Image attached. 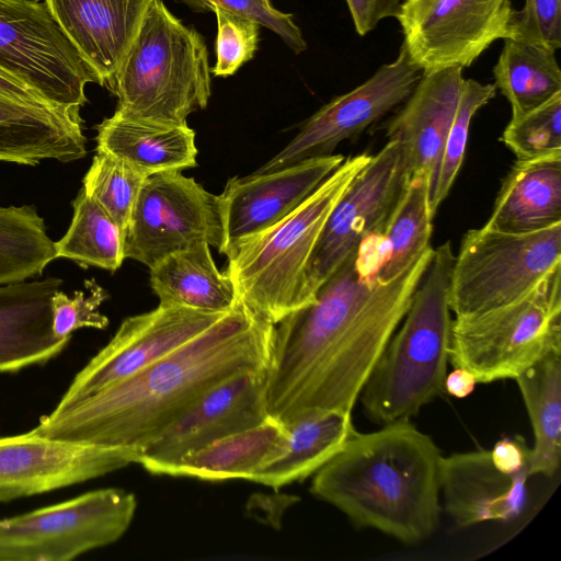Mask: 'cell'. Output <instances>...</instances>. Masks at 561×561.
<instances>
[{
  "label": "cell",
  "instance_id": "obj_1",
  "mask_svg": "<svg viewBox=\"0 0 561 561\" xmlns=\"http://www.w3.org/2000/svg\"><path fill=\"white\" fill-rule=\"evenodd\" d=\"M434 249L396 278L363 277L355 252L323 283L314 301L273 324L264 370L267 415L284 426L328 413H352L401 323Z\"/></svg>",
  "mask_w": 561,
  "mask_h": 561
},
{
  "label": "cell",
  "instance_id": "obj_2",
  "mask_svg": "<svg viewBox=\"0 0 561 561\" xmlns=\"http://www.w3.org/2000/svg\"><path fill=\"white\" fill-rule=\"evenodd\" d=\"M273 324L239 302L205 332L127 378L39 419L37 435L138 453L218 383L264 369Z\"/></svg>",
  "mask_w": 561,
  "mask_h": 561
},
{
  "label": "cell",
  "instance_id": "obj_3",
  "mask_svg": "<svg viewBox=\"0 0 561 561\" xmlns=\"http://www.w3.org/2000/svg\"><path fill=\"white\" fill-rule=\"evenodd\" d=\"M440 458L432 437L410 421L356 431L313 474L310 492L357 528L421 543L439 525Z\"/></svg>",
  "mask_w": 561,
  "mask_h": 561
},
{
  "label": "cell",
  "instance_id": "obj_4",
  "mask_svg": "<svg viewBox=\"0 0 561 561\" xmlns=\"http://www.w3.org/2000/svg\"><path fill=\"white\" fill-rule=\"evenodd\" d=\"M450 241L434 249L408 310L360 394L365 415L386 425L410 421L444 391L451 334Z\"/></svg>",
  "mask_w": 561,
  "mask_h": 561
},
{
  "label": "cell",
  "instance_id": "obj_5",
  "mask_svg": "<svg viewBox=\"0 0 561 561\" xmlns=\"http://www.w3.org/2000/svg\"><path fill=\"white\" fill-rule=\"evenodd\" d=\"M370 158L368 153L346 158L288 216L227 252L225 272L252 314L275 324L306 306L305 273L323 225Z\"/></svg>",
  "mask_w": 561,
  "mask_h": 561
},
{
  "label": "cell",
  "instance_id": "obj_6",
  "mask_svg": "<svg viewBox=\"0 0 561 561\" xmlns=\"http://www.w3.org/2000/svg\"><path fill=\"white\" fill-rule=\"evenodd\" d=\"M116 111L140 119L186 124L210 98V68L204 38L153 0L115 75L106 84Z\"/></svg>",
  "mask_w": 561,
  "mask_h": 561
},
{
  "label": "cell",
  "instance_id": "obj_7",
  "mask_svg": "<svg viewBox=\"0 0 561 561\" xmlns=\"http://www.w3.org/2000/svg\"><path fill=\"white\" fill-rule=\"evenodd\" d=\"M551 354H561V265L520 299L451 323L449 362L478 383L515 379Z\"/></svg>",
  "mask_w": 561,
  "mask_h": 561
},
{
  "label": "cell",
  "instance_id": "obj_8",
  "mask_svg": "<svg viewBox=\"0 0 561 561\" xmlns=\"http://www.w3.org/2000/svg\"><path fill=\"white\" fill-rule=\"evenodd\" d=\"M560 265L561 224L529 233L468 230L455 255L451 312L465 317L514 302Z\"/></svg>",
  "mask_w": 561,
  "mask_h": 561
},
{
  "label": "cell",
  "instance_id": "obj_9",
  "mask_svg": "<svg viewBox=\"0 0 561 561\" xmlns=\"http://www.w3.org/2000/svg\"><path fill=\"white\" fill-rule=\"evenodd\" d=\"M137 507L133 493L106 488L0 519V561H69L117 541Z\"/></svg>",
  "mask_w": 561,
  "mask_h": 561
},
{
  "label": "cell",
  "instance_id": "obj_10",
  "mask_svg": "<svg viewBox=\"0 0 561 561\" xmlns=\"http://www.w3.org/2000/svg\"><path fill=\"white\" fill-rule=\"evenodd\" d=\"M0 68L55 107L80 110L99 80L44 1L0 0Z\"/></svg>",
  "mask_w": 561,
  "mask_h": 561
},
{
  "label": "cell",
  "instance_id": "obj_11",
  "mask_svg": "<svg viewBox=\"0 0 561 561\" xmlns=\"http://www.w3.org/2000/svg\"><path fill=\"white\" fill-rule=\"evenodd\" d=\"M196 242L221 252L225 233L219 196L181 171L146 178L125 230V259L150 268Z\"/></svg>",
  "mask_w": 561,
  "mask_h": 561
},
{
  "label": "cell",
  "instance_id": "obj_12",
  "mask_svg": "<svg viewBox=\"0 0 561 561\" xmlns=\"http://www.w3.org/2000/svg\"><path fill=\"white\" fill-rule=\"evenodd\" d=\"M410 179L402 145L389 139L355 175L328 216L309 259L306 306L368 233L385 230Z\"/></svg>",
  "mask_w": 561,
  "mask_h": 561
},
{
  "label": "cell",
  "instance_id": "obj_13",
  "mask_svg": "<svg viewBox=\"0 0 561 561\" xmlns=\"http://www.w3.org/2000/svg\"><path fill=\"white\" fill-rule=\"evenodd\" d=\"M514 13L512 0H405L397 19L411 60L426 73L471 66L511 37Z\"/></svg>",
  "mask_w": 561,
  "mask_h": 561
},
{
  "label": "cell",
  "instance_id": "obj_14",
  "mask_svg": "<svg viewBox=\"0 0 561 561\" xmlns=\"http://www.w3.org/2000/svg\"><path fill=\"white\" fill-rule=\"evenodd\" d=\"M422 73L402 44L393 61L320 107L278 153L254 172H271L305 159L332 154L340 142L357 137L402 105Z\"/></svg>",
  "mask_w": 561,
  "mask_h": 561
},
{
  "label": "cell",
  "instance_id": "obj_15",
  "mask_svg": "<svg viewBox=\"0 0 561 561\" xmlns=\"http://www.w3.org/2000/svg\"><path fill=\"white\" fill-rule=\"evenodd\" d=\"M226 313L159 305L124 319L110 342L76 374L54 410H64L159 360Z\"/></svg>",
  "mask_w": 561,
  "mask_h": 561
},
{
  "label": "cell",
  "instance_id": "obj_16",
  "mask_svg": "<svg viewBox=\"0 0 561 561\" xmlns=\"http://www.w3.org/2000/svg\"><path fill=\"white\" fill-rule=\"evenodd\" d=\"M140 453L48 438L30 431L0 437V503L95 479L130 463Z\"/></svg>",
  "mask_w": 561,
  "mask_h": 561
},
{
  "label": "cell",
  "instance_id": "obj_17",
  "mask_svg": "<svg viewBox=\"0 0 561 561\" xmlns=\"http://www.w3.org/2000/svg\"><path fill=\"white\" fill-rule=\"evenodd\" d=\"M264 370L242 371L211 388L141 449L138 463L168 476L184 456L264 422Z\"/></svg>",
  "mask_w": 561,
  "mask_h": 561
},
{
  "label": "cell",
  "instance_id": "obj_18",
  "mask_svg": "<svg viewBox=\"0 0 561 561\" xmlns=\"http://www.w3.org/2000/svg\"><path fill=\"white\" fill-rule=\"evenodd\" d=\"M345 160L327 154L264 173L229 179L219 194L227 254L243 240L270 228L302 204Z\"/></svg>",
  "mask_w": 561,
  "mask_h": 561
},
{
  "label": "cell",
  "instance_id": "obj_19",
  "mask_svg": "<svg viewBox=\"0 0 561 561\" xmlns=\"http://www.w3.org/2000/svg\"><path fill=\"white\" fill-rule=\"evenodd\" d=\"M530 477L527 471H500L486 449L442 455L439 488L444 510L459 528L511 522L526 506Z\"/></svg>",
  "mask_w": 561,
  "mask_h": 561
},
{
  "label": "cell",
  "instance_id": "obj_20",
  "mask_svg": "<svg viewBox=\"0 0 561 561\" xmlns=\"http://www.w3.org/2000/svg\"><path fill=\"white\" fill-rule=\"evenodd\" d=\"M462 70L454 66L422 73L402 107L385 125L387 139L401 142L410 175L425 174L431 187L457 108Z\"/></svg>",
  "mask_w": 561,
  "mask_h": 561
},
{
  "label": "cell",
  "instance_id": "obj_21",
  "mask_svg": "<svg viewBox=\"0 0 561 561\" xmlns=\"http://www.w3.org/2000/svg\"><path fill=\"white\" fill-rule=\"evenodd\" d=\"M153 0H44L83 61L106 85Z\"/></svg>",
  "mask_w": 561,
  "mask_h": 561
},
{
  "label": "cell",
  "instance_id": "obj_22",
  "mask_svg": "<svg viewBox=\"0 0 561 561\" xmlns=\"http://www.w3.org/2000/svg\"><path fill=\"white\" fill-rule=\"evenodd\" d=\"M62 283L48 276L0 285V374L45 365L67 347L71 337L51 330L50 301Z\"/></svg>",
  "mask_w": 561,
  "mask_h": 561
},
{
  "label": "cell",
  "instance_id": "obj_23",
  "mask_svg": "<svg viewBox=\"0 0 561 561\" xmlns=\"http://www.w3.org/2000/svg\"><path fill=\"white\" fill-rule=\"evenodd\" d=\"M80 110L36 106L0 94V161L35 165L87 153Z\"/></svg>",
  "mask_w": 561,
  "mask_h": 561
},
{
  "label": "cell",
  "instance_id": "obj_24",
  "mask_svg": "<svg viewBox=\"0 0 561 561\" xmlns=\"http://www.w3.org/2000/svg\"><path fill=\"white\" fill-rule=\"evenodd\" d=\"M96 130V151L125 161L147 178L197 165L195 131L187 123H157L115 111Z\"/></svg>",
  "mask_w": 561,
  "mask_h": 561
},
{
  "label": "cell",
  "instance_id": "obj_25",
  "mask_svg": "<svg viewBox=\"0 0 561 561\" xmlns=\"http://www.w3.org/2000/svg\"><path fill=\"white\" fill-rule=\"evenodd\" d=\"M561 224V153L517 160L504 178L483 227L536 232Z\"/></svg>",
  "mask_w": 561,
  "mask_h": 561
},
{
  "label": "cell",
  "instance_id": "obj_26",
  "mask_svg": "<svg viewBox=\"0 0 561 561\" xmlns=\"http://www.w3.org/2000/svg\"><path fill=\"white\" fill-rule=\"evenodd\" d=\"M150 286L159 305L165 307L228 312L240 302L232 280L218 270L206 242H196L153 264Z\"/></svg>",
  "mask_w": 561,
  "mask_h": 561
},
{
  "label": "cell",
  "instance_id": "obj_27",
  "mask_svg": "<svg viewBox=\"0 0 561 561\" xmlns=\"http://www.w3.org/2000/svg\"><path fill=\"white\" fill-rule=\"evenodd\" d=\"M276 455L260 466L250 481L279 489L304 481L323 467L356 432L352 413L328 412L288 426Z\"/></svg>",
  "mask_w": 561,
  "mask_h": 561
},
{
  "label": "cell",
  "instance_id": "obj_28",
  "mask_svg": "<svg viewBox=\"0 0 561 561\" xmlns=\"http://www.w3.org/2000/svg\"><path fill=\"white\" fill-rule=\"evenodd\" d=\"M286 434V426L268 416L255 426L184 456L168 476L206 481L249 480L260 466L277 454Z\"/></svg>",
  "mask_w": 561,
  "mask_h": 561
},
{
  "label": "cell",
  "instance_id": "obj_29",
  "mask_svg": "<svg viewBox=\"0 0 561 561\" xmlns=\"http://www.w3.org/2000/svg\"><path fill=\"white\" fill-rule=\"evenodd\" d=\"M533 434L530 476H554L561 462V354H551L514 379Z\"/></svg>",
  "mask_w": 561,
  "mask_h": 561
},
{
  "label": "cell",
  "instance_id": "obj_30",
  "mask_svg": "<svg viewBox=\"0 0 561 561\" xmlns=\"http://www.w3.org/2000/svg\"><path fill=\"white\" fill-rule=\"evenodd\" d=\"M494 85L506 98L517 119L561 93L556 51L540 45L505 38L493 68Z\"/></svg>",
  "mask_w": 561,
  "mask_h": 561
},
{
  "label": "cell",
  "instance_id": "obj_31",
  "mask_svg": "<svg viewBox=\"0 0 561 561\" xmlns=\"http://www.w3.org/2000/svg\"><path fill=\"white\" fill-rule=\"evenodd\" d=\"M73 216L65 236L55 242L56 259L73 261L83 268L117 271L124 256V232L83 188L72 201Z\"/></svg>",
  "mask_w": 561,
  "mask_h": 561
},
{
  "label": "cell",
  "instance_id": "obj_32",
  "mask_svg": "<svg viewBox=\"0 0 561 561\" xmlns=\"http://www.w3.org/2000/svg\"><path fill=\"white\" fill-rule=\"evenodd\" d=\"M55 259V242L34 206L0 207V285L38 277Z\"/></svg>",
  "mask_w": 561,
  "mask_h": 561
},
{
  "label": "cell",
  "instance_id": "obj_33",
  "mask_svg": "<svg viewBox=\"0 0 561 561\" xmlns=\"http://www.w3.org/2000/svg\"><path fill=\"white\" fill-rule=\"evenodd\" d=\"M430 179L425 174L410 175L383 230L390 256L377 276L378 282L387 283L396 278L431 247L434 216L430 206Z\"/></svg>",
  "mask_w": 561,
  "mask_h": 561
},
{
  "label": "cell",
  "instance_id": "obj_34",
  "mask_svg": "<svg viewBox=\"0 0 561 561\" xmlns=\"http://www.w3.org/2000/svg\"><path fill=\"white\" fill-rule=\"evenodd\" d=\"M495 94L494 83H481L473 79H463L457 108L444 142L438 169L430 192V206L433 216L448 196L461 168L473 116Z\"/></svg>",
  "mask_w": 561,
  "mask_h": 561
},
{
  "label": "cell",
  "instance_id": "obj_35",
  "mask_svg": "<svg viewBox=\"0 0 561 561\" xmlns=\"http://www.w3.org/2000/svg\"><path fill=\"white\" fill-rule=\"evenodd\" d=\"M147 176L125 161L96 151L83 176V190L121 227L125 234Z\"/></svg>",
  "mask_w": 561,
  "mask_h": 561
},
{
  "label": "cell",
  "instance_id": "obj_36",
  "mask_svg": "<svg viewBox=\"0 0 561 561\" xmlns=\"http://www.w3.org/2000/svg\"><path fill=\"white\" fill-rule=\"evenodd\" d=\"M501 140L520 161L561 153V93L511 119Z\"/></svg>",
  "mask_w": 561,
  "mask_h": 561
},
{
  "label": "cell",
  "instance_id": "obj_37",
  "mask_svg": "<svg viewBox=\"0 0 561 561\" xmlns=\"http://www.w3.org/2000/svg\"><path fill=\"white\" fill-rule=\"evenodd\" d=\"M210 12L217 19L216 64L210 72L216 77H229L253 58L261 25L220 7H214Z\"/></svg>",
  "mask_w": 561,
  "mask_h": 561
},
{
  "label": "cell",
  "instance_id": "obj_38",
  "mask_svg": "<svg viewBox=\"0 0 561 561\" xmlns=\"http://www.w3.org/2000/svg\"><path fill=\"white\" fill-rule=\"evenodd\" d=\"M84 286L90 294L75 291L69 297L64 291H56L50 301L51 330L56 337H71L72 333L82 328L104 330L108 327V318L99 310L108 297L106 290L94 279H85Z\"/></svg>",
  "mask_w": 561,
  "mask_h": 561
},
{
  "label": "cell",
  "instance_id": "obj_39",
  "mask_svg": "<svg viewBox=\"0 0 561 561\" xmlns=\"http://www.w3.org/2000/svg\"><path fill=\"white\" fill-rule=\"evenodd\" d=\"M187 5L194 12H210L220 7L243 15L264 26L276 35L295 53L307 49V43L300 28L294 22L293 14L276 10L270 0H175Z\"/></svg>",
  "mask_w": 561,
  "mask_h": 561
},
{
  "label": "cell",
  "instance_id": "obj_40",
  "mask_svg": "<svg viewBox=\"0 0 561 561\" xmlns=\"http://www.w3.org/2000/svg\"><path fill=\"white\" fill-rule=\"evenodd\" d=\"M510 38L557 51L561 47V0H525L522 10H515Z\"/></svg>",
  "mask_w": 561,
  "mask_h": 561
},
{
  "label": "cell",
  "instance_id": "obj_41",
  "mask_svg": "<svg viewBox=\"0 0 561 561\" xmlns=\"http://www.w3.org/2000/svg\"><path fill=\"white\" fill-rule=\"evenodd\" d=\"M493 465L502 472L517 474L524 471L530 474L531 448L523 436L503 437L490 450Z\"/></svg>",
  "mask_w": 561,
  "mask_h": 561
},
{
  "label": "cell",
  "instance_id": "obj_42",
  "mask_svg": "<svg viewBox=\"0 0 561 561\" xmlns=\"http://www.w3.org/2000/svg\"><path fill=\"white\" fill-rule=\"evenodd\" d=\"M358 35L371 32L386 18H397L401 0H345Z\"/></svg>",
  "mask_w": 561,
  "mask_h": 561
},
{
  "label": "cell",
  "instance_id": "obj_43",
  "mask_svg": "<svg viewBox=\"0 0 561 561\" xmlns=\"http://www.w3.org/2000/svg\"><path fill=\"white\" fill-rule=\"evenodd\" d=\"M0 94L19 102L36 106L55 107L46 102L35 90L20 81L18 78L0 68ZM60 108V107H55ZM75 110V108H73Z\"/></svg>",
  "mask_w": 561,
  "mask_h": 561
},
{
  "label": "cell",
  "instance_id": "obj_44",
  "mask_svg": "<svg viewBox=\"0 0 561 561\" xmlns=\"http://www.w3.org/2000/svg\"><path fill=\"white\" fill-rule=\"evenodd\" d=\"M478 383L474 375L460 367H454L447 373L444 381V390L451 397L463 399L470 396Z\"/></svg>",
  "mask_w": 561,
  "mask_h": 561
}]
</instances>
